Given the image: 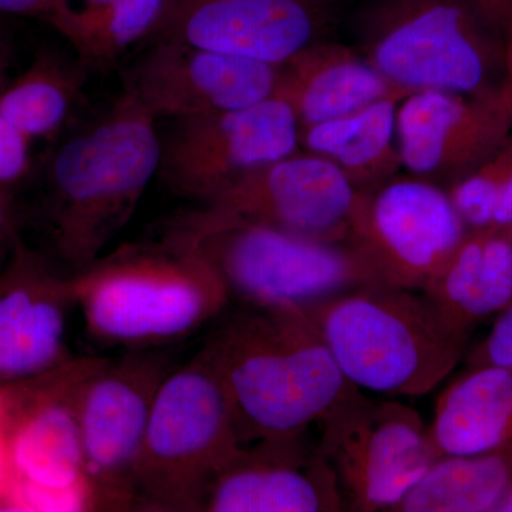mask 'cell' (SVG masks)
Returning a JSON list of instances; mask_svg holds the SVG:
<instances>
[{"instance_id":"1","label":"cell","mask_w":512,"mask_h":512,"mask_svg":"<svg viewBox=\"0 0 512 512\" xmlns=\"http://www.w3.org/2000/svg\"><path fill=\"white\" fill-rule=\"evenodd\" d=\"M198 353L244 446L308 433L355 387L298 308L244 306L215 326Z\"/></svg>"},{"instance_id":"2","label":"cell","mask_w":512,"mask_h":512,"mask_svg":"<svg viewBox=\"0 0 512 512\" xmlns=\"http://www.w3.org/2000/svg\"><path fill=\"white\" fill-rule=\"evenodd\" d=\"M160 160L157 120L124 89L47 165L43 224L52 258L70 274L99 259L130 222Z\"/></svg>"},{"instance_id":"3","label":"cell","mask_w":512,"mask_h":512,"mask_svg":"<svg viewBox=\"0 0 512 512\" xmlns=\"http://www.w3.org/2000/svg\"><path fill=\"white\" fill-rule=\"evenodd\" d=\"M74 302L93 342L167 349L215 322L231 295L200 249L173 232L130 242L72 274Z\"/></svg>"},{"instance_id":"4","label":"cell","mask_w":512,"mask_h":512,"mask_svg":"<svg viewBox=\"0 0 512 512\" xmlns=\"http://www.w3.org/2000/svg\"><path fill=\"white\" fill-rule=\"evenodd\" d=\"M302 311L350 383L389 396L433 392L466 357L471 336L423 291L387 284L360 286Z\"/></svg>"},{"instance_id":"5","label":"cell","mask_w":512,"mask_h":512,"mask_svg":"<svg viewBox=\"0 0 512 512\" xmlns=\"http://www.w3.org/2000/svg\"><path fill=\"white\" fill-rule=\"evenodd\" d=\"M349 29L394 86L478 97L508 90L504 36L476 0H357Z\"/></svg>"},{"instance_id":"6","label":"cell","mask_w":512,"mask_h":512,"mask_svg":"<svg viewBox=\"0 0 512 512\" xmlns=\"http://www.w3.org/2000/svg\"><path fill=\"white\" fill-rule=\"evenodd\" d=\"M165 231L187 239L221 276L229 295L254 308L305 309L360 288L384 284L350 242H323L265 225L215 222L195 211Z\"/></svg>"},{"instance_id":"7","label":"cell","mask_w":512,"mask_h":512,"mask_svg":"<svg viewBox=\"0 0 512 512\" xmlns=\"http://www.w3.org/2000/svg\"><path fill=\"white\" fill-rule=\"evenodd\" d=\"M244 447L217 377L200 353L175 366L154 399L134 474V510L202 511Z\"/></svg>"},{"instance_id":"8","label":"cell","mask_w":512,"mask_h":512,"mask_svg":"<svg viewBox=\"0 0 512 512\" xmlns=\"http://www.w3.org/2000/svg\"><path fill=\"white\" fill-rule=\"evenodd\" d=\"M319 448L338 480L345 510L392 512L439 458L413 407L352 387L319 423Z\"/></svg>"},{"instance_id":"9","label":"cell","mask_w":512,"mask_h":512,"mask_svg":"<svg viewBox=\"0 0 512 512\" xmlns=\"http://www.w3.org/2000/svg\"><path fill=\"white\" fill-rule=\"evenodd\" d=\"M175 367L164 349L126 350L101 357L83 384V505L90 510H134V474L151 407Z\"/></svg>"},{"instance_id":"10","label":"cell","mask_w":512,"mask_h":512,"mask_svg":"<svg viewBox=\"0 0 512 512\" xmlns=\"http://www.w3.org/2000/svg\"><path fill=\"white\" fill-rule=\"evenodd\" d=\"M101 357H72L63 365L0 389V441L8 461L10 497L84 490L79 404L83 384Z\"/></svg>"},{"instance_id":"11","label":"cell","mask_w":512,"mask_h":512,"mask_svg":"<svg viewBox=\"0 0 512 512\" xmlns=\"http://www.w3.org/2000/svg\"><path fill=\"white\" fill-rule=\"evenodd\" d=\"M295 111L279 97L248 109L173 120L158 175L178 197L205 205L258 168L301 151Z\"/></svg>"},{"instance_id":"12","label":"cell","mask_w":512,"mask_h":512,"mask_svg":"<svg viewBox=\"0 0 512 512\" xmlns=\"http://www.w3.org/2000/svg\"><path fill=\"white\" fill-rule=\"evenodd\" d=\"M446 188L407 175L373 191H357L350 244L383 279L423 291L467 237Z\"/></svg>"},{"instance_id":"13","label":"cell","mask_w":512,"mask_h":512,"mask_svg":"<svg viewBox=\"0 0 512 512\" xmlns=\"http://www.w3.org/2000/svg\"><path fill=\"white\" fill-rule=\"evenodd\" d=\"M357 0H174L154 40L282 66L332 39Z\"/></svg>"},{"instance_id":"14","label":"cell","mask_w":512,"mask_h":512,"mask_svg":"<svg viewBox=\"0 0 512 512\" xmlns=\"http://www.w3.org/2000/svg\"><path fill=\"white\" fill-rule=\"evenodd\" d=\"M356 188L326 158L298 151L258 168L194 210L215 222L265 225L323 242H349Z\"/></svg>"},{"instance_id":"15","label":"cell","mask_w":512,"mask_h":512,"mask_svg":"<svg viewBox=\"0 0 512 512\" xmlns=\"http://www.w3.org/2000/svg\"><path fill=\"white\" fill-rule=\"evenodd\" d=\"M279 66L175 40L153 46L128 70L124 89L157 121L248 109L275 97Z\"/></svg>"},{"instance_id":"16","label":"cell","mask_w":512,"mask_h":512,"mask_svg":"<svg viewBox=\"0 0 512 512\" xmlns=\"http://www.w3.org/2000/svg\"><path fill=\"white\" fill-rule=\"evenodd\" d=\"M396 130L403 170L447 190L510 138L512 101L508 90L488 97L417 90L400 101Z\"/></svg>"},{"instance_id":"17","label":"cell","mask_w":512,"mask_h":512,"mask_svg":"<svg viewBox=\"0 0 512 512\" xmlns=\"http://www.w3.org/2000/svg\"><path fill=\"white\" fill-rule=\"evenodd\" d=\"M73 308L72 274L20 237L0 272V389L72 359Z\"/></svg>"},{"instance_id":"18","label":"cell","mask_w":512,"mask_h":512,"mask_svg":"<svg viewBox=\"0 0 512 512\" xmlns=\"http://www.w3.org/2000/svg\"><path fill=\"white\" fill-rule=\"evenodd\" d=\"M345 510L338 480L306 433L241 448L205 497V512Z\"/></svg>"},{"instance_id":"19","label":"cell","mask_w":512,"mask_h":512,"mask_svg":"<svg viewBox=\"0 0 512 512\" xmlns=\"http://www.w3.org/2000/svg\"><path fill=\"white\" fill-rule=\"evenodd\" d=\"M399 90L407 89L390 83L355 46L329 39L279 66L275 97L285 100L299 127L306 128L346 116Z\"/></svg>"},{"instance_id":"20","label":"cell","mask_w":512,"mask_h":512,"mask_svg":"<svg viewBox=\"0 0 512 512\" xmlns=\"http://www.w3.org/2000/svg\"><path fill=\"white\" fill-rule=\"evenodd\" d=\"M423 292L467 335L504 311L512 302V227L470 229Z\"/></svg>"},{"instance_id":"21","label":"cell","mask_w":512,"mask_h":512,"mask_svg":"<svg viewBox=\"0 0 512 512\" xmlns=\"http://www.w3.org/2000/svg\"><path fill=\"white\" fill-rule=\"evenodd\" d=\"M410 90H399L346 116L301 128V150L336 165L356 191H373L402 170L397 109Z\"/></svg>"},{"instance_id":"22","label":"cell","mask_w":512,"mask_h":512,"mask_svg":"<svg viewBox=\"0 0 512 512\" xmlns=\"http://www.w3.org/2000/svg\"><path fill=\"white\" fill-rule=\"evenodd\" d=\"M429 429L440 457L512 446V367H467L441 393Z\"/></svg>"},{"instance_id":"23","label":"cell","mask_w":512,"mask_h":512,"mask_svg":"<svg viewBox=\"0 0 512 512\" xmlns=\"http://www.w3.org/2000/svg\"><path fill=\"white\" fill-rule=\"evenodd\" d=\"M174 0H53L45 20L67 40L87 72H103L153 37Z\"/></svg>"},{"instance_id":"24","label":"cell","mask_w":512,"mask_h":512,"mask_svg":"<svg viewBox=\"0 0 512 512\" xmlns=\"http://www.w3.org/2000/svg\"><path fill=\"white\" fill-rule=\"evenodd\" d=\"M512 483V446L448 454L431 464L392 512H494Z\"/></svg>"},{"instance_id":"25","label":"cell","mask_w":512,"mask_h":512,"mask_svg":"<svg viewBox=\"0 0 512 512\" xmlns=\"http://www.w3.org/2000/svg\"><path fill=\"white\" fill-rule=\"evenodd\" d=\"M86 67L79 59L43 49L28 69L0 90V114L32 140L55 137L79 99Z\"/></svg>"},{"instance_id":"26","label":"cell","mask_w":512,"mask_h":512,"mask_svg":"<svg viewBox=\"0 0 512 512\" xmlns=\"http://www.w3.org/2000/svg\"><path fill=\"white\" fill-rule=\"evenodd\" d=\"M512 171V134L504 146L473 173L447 188L454 207L470 229L491 227L501 187Z\"/></svg>"},{"instance_id":"27","label":"cell","mask_w":512,"mask_h":512,"mask_svg":"<svg viewBox=\"0 0 512 512\" xmlns=\"http://www.w3.org/2000/svg\"><path fill=\"white\" fill-rule=\"evenodd\" d=\"M32 138L0 114V188L13 192L32 170Z\"/></svg>"},{"instance_id":"28","label":"cell","mask_w":512,"mask_h":512,"mask_svg":"<svg viewBox=\"0 0 512 512\" xmlns=\"http://www.w3.org/2000/svg\"><path fill=\"white\" fill-rule=\"evenodd\" d=\"M467 367H512V302L498 313L493 329L487 338L466 355Z\"/></svg>"},{"instance_id":"29","label":"cell","mask_w":512,"mask_h":512,"mask_svg":"<svg viewBox=\"0 0 512 512\" xmlns=\"http://www.w3.org/2000/svg\"><path fill=\"white\" fill-rule=\"evenodd\" d=\"M19 238V215L13 192L0 188V272Z\"/></svg>"},{"instance_id":"30","label":"cell","mask_w":512,"mask_h":512,"mask_svg":"<svg viewBox=\"0 0 512 512\" xmlns=\"http://www.w3.org/2000/svg\"><path fill=\"white\" fill-rule=\"evenodd\" d=\"M52 3L53 0H0V13L43 19Z\"/></svg>"},{"instance_id":"31","label":"cell","mask_w":512,"mask_h":512,"mask_svg":"<svg viewBox=\"0 0 512 512\" xmlns=\"http://www.w3.org/2000/svg\"><path fill=\"white\" fill-rule=\"evenodd\" d=\"M485 19L504 36L505 26L512 15V0H476Z\"/></svg>"},{"instance_id":"32","label":"cell","mask_w":512,"mask_h":512,"mask_svg":"<svg viewBox=\"0 0 512 512\" xmlns=\"http://www.w3.org/2000/svg\"><path fill=\"white\" fill-rule=\"evenodd\" d=\"M491 227H512V171L501 187L493 215Z\"/></svg>"},{"instance_id":"33","label":"cell","mask_w":512,"mask_h":512,"mask_svg":"<svg viewBox=\"0 0 512 512\" xmlns=\"http://www.w3.org/2000/svg\"><path fill=\"white\" fill-rule=\"evenodd\" d=\"M505 59H507V89L512 101V15L504 30Z\"/></svg>"},{"instance_id":"34","label":"cell","mask_w":512,"mask_h":512,"mask_svg":"<svg viewBox=\"0 0 512 512\" xmlns=\"http://www.w3.org/2000/svg\"><path fill=\"white\" fill-rule=\"evenodd\" d=\"M9 481L8 461H6L5 450H3L2 441H0V493L8 490Z\"/></svg>"},{"instance_id":"35","label":"cell","mask_w":512,"mask_h":512,"mask_svg":"<svg viewBox=\"0 0 512 512\" xmlns=\"http://www.w3.org/2000/svg\"><path fill=\"white\" fill-rule=\"evenodd\" d=\"M494 512H512V483L508 485L503 497L498 501Z\"/></svg>"},{"instance_id":"36","label":"cell","mask_w":512,"mask_h":512,"mask_svg":"<svg viewBox=\"0 0 512 512\" xmlns=\"http://www.w3.org/2000/svg\"><path fill=\"white\" fill-rule=\"evenodd\" d=\"M9 66V57L8 52H6L5 47H3L2 43H0V90L3 89L6 83V70H8Z\"/></svg>"}]
</instances>
